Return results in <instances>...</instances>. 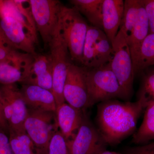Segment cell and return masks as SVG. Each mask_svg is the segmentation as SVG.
Segmentation results:
<instances>
[{
	"label": "cell",
	"mask_w": 154,
	"mask_h": 154,
	"mask_svg": "<svg viewBox=\"0 0 154 154\" xmlns=\"http://www.w3.org/2000/svg\"><path fill=\"white\" fill-rule=\"evenodd\" d=\"M148 102L144 96L139 95L135 102L111 99L98 104L96 128L107 145H116L134 133Z\"/></svg>",
	"instance_id": "obj_1"
},
{
	"label": "cell",
	"mask_w": 154,
	"mask_h": 154,
	"mask_svg": "<svg viewBox=\"0 0 154 154\" xmlns=\"http://www.w3.org/2000/svg\"><path fill=\"white\" fill-rule=\"evenodd\" d=\"M88 107L111 99L128 101L110 67V63L86 70Z\"/></svg>",
	"instance_id": "obj_2"
},
{
	"label": "cell",
	"mask_w": 154,
	"mask_h": 154,
	"mask_svg": "<svg viewBox=\"0 0 154 154\" xmlns=\"http://www.w3.org/2000/svg\"><path fill=\"white\" fill-rule=\"evenodd\" d=\"M59 24L67 45L71 60L82 64L87 22L76 9L62 5Z\"/></svg>",
	"instance_id": "obj_3"
},
{
	"label": "cell",
	"mask_w": 154,
	"mask_h": 154,
	"mask_svg": "<svg viewBox=\"0 0 154 154\" xmlns=\"http://www.w3.org/2000/svg\"><path fill=\"white\" fill-rule=\"evenodd\" d=\"M48 46L52 67V92L57 107L66 102L63 96L64 87L68 69L71 63L68 48L59 23Z\"/></svg>",
	"instance_id": "obj_4"
},
{
	"label": "cell",
	"mask_w": 154,
	"mask_h": 154,
	"mask_svg": "<svg viewBox=\"0 0 154 154\" xmlns=\"http://www.w3.org/2000/svg\"><path fill=\"white\" fill-rule=\"evenodd\" d=\"M112 44L113 54L110 67L128 101L133 94L135 73L129 46L121 30H119Z\"/></svg>",
	"instance_id": "obj_5"
},
{
	"label": "cell",
	"mask_w": 154,
	"mask_h": 154,
	"mask_svg": "<svg viewBox=\"0 0 154 154\" xmlns=\"http://www.w3.org/2000/svg\"><path fill=\"white\" fill-rule=\"evenodd\" d=\"M24 128L41 154H47L50 141L58 131L55 113L28 109Z\"/></svg>",
	"instance_id": "obj_6"
},
{
	"label": "cell",
	"mask_w": 154,
	"mask_h": 154,
	"mask_svg": "<svg viewBox=\"0 0 154 154\" xmlns=\"http://www.w3.org/2000/svg\"><path fill=\"white\" fill-rule=\"evenodd\" d=\"M37 32L45 45H49L59 20L62 4L57 0H29Z\"/></svg>",
	"instance_id": "obj_7"
},
{
	"label": "cell",
	"mask_w": 154,
	"mask_h": 154,
	"mask_svg": "<svg viewBox=\"0 0 154 154\" xmlns=\"http://www.w3.org/2000/svg\"><path fill=\"white\" fill-rule=\"evenodd\" d=\"M0 92L2 97L4 115L9 131L25 132L24 123L28 115V109L21 90L16 84H13L2 85Z\"/></svg>",
	"instance_id": "obj_8"
},
{
	"label": "cell",
	"mask_w": 154,
	"mask_h": 154,
	"mask_svg": "<svg viewBox=\"0 0 154 154\" xmlns=\"http://www.w3.org/2000/svg\"><path fill=\"white\" fill-rule=\"evenodd\" d=\"M85 67L72 63L69 65L63 89L66 102L72 107L84 110L88 107V93Z\"/></svg>",
	"instance_id": "obj_9"
},
{
	"label": "cell",
	"mask_w": 154,
	"mask_h": 154,
	"mask_svg": "<svg viewBox=\"0 0 154 154\" xmlns=\"http://www.w3.org/2000/svg\"><path fill=\"white\" fill-rule=\"evenodd\" d=\"M67 143L70 154H96L105 149L107 145L96 127L85 113L79 130Z\"/></svg>",
	"instance_id": "obj_10"
},
{
	"label": "cell",
	"mask_w": 154,
	"mask_h": 154,
	"mask_svg": "<svg viewBox=\"0 0 154 154\" xmlns=\"http://www.w3.org/2000/svg\"><path fill=\"white\" fill-rule=\"evenodd\" d=\"M0 31L10 45L15 49L33 55L37 54V42L23 25L11 17L0 18Z\"/></svg>",
	"instance_id": "obj_11"
},
{
	"label": "cell",
	"mask_w": 154,
	"mask_h": 154,
	"mask_svg": "<svg viewBox=\"0 0 154 154\" xmlns=\"http://www.w3.org/2000/svg\"><path fill=\"white\" fill-rule=\"evenodd\" d=\"M11 17L17 19L37 42V31L31 13L29 1L0 0V18Z\"/></svg>",
	"instance_id": "obj_12"
},
{
	"label": "cell",
	"mask_w": 154,
	"mask_h": 154,
	"mask_svg": "<svg viewBox=\"0 0 154 154\" xmlns=\"http://www.w3.org/2000/svg\"><path fill=\"white\" fill-rule=\"evenodd\" d=\"M34 55L23 53L14 60L0 63V84L2 85L23 83L28 77Z\"/></svg>",
	"instance_id": "obj_13"
},
{
	"label": "cell",
	"mask_w": 154,
	"mask_h": 154,
	"mask_svg": "<svg viewBox=\"0 0 154 154\" xmlns=\"http://www.w3.org/2000/svg\"><path fill=\"white\" fill-rule=\"evenodd\" d=\"M20 90L28 109L55 113L56 102L51 91L27 84H23Z\"/></svg>",
	"instance_id": "obj_14"
},
{
	"label": "cell",
	"mask_w": 154,
	"mask_h": 154,
	"mask_svg": "<svg viewBox=\"0 0 154 154\" xmlns=\"http://www.w3.org/2000/svg\"><path fill=\"white\" fill-rule=\"evenodd\" d=\"M58 127L67 140H72L81 126L85 113L65 102L57 107L55 112Z\"/></svg>",
	"instance_id": "obj_15"
},
{
	"label": "cell",
	"mask_w": 154,
	"mask_h": 154,
	"mask_svg": "<svg viewBox=\"0 0 154 154\" xmlns=\"http://www.w3.org/2000/svg\"><path fill=\"white\" fill-rule=\"evenodd\" d=\"M23 83L39 86L52 92V67L49 54L34 56L28 77Z\"/></svg>",
	"instance_id": "obj_16"
},
{
	"label": "cell",
	"mask_w": 154,
	"mask_h": 154,
	"mask_svg": "<svg viewBox=\"0 0 154 154\" xmlns=\"http://www.w3.org/2000/svg\"><path fill=\"white\" fill-rule=\"evenodd\" d=\"M124 9V1L122 0H103V30L111 43L120 28Z\"/></svg>",
	"instance_id": "obj_17"
},
{
	"label": "cell",
	"mask_w": 154,
	"mask_h": 154,
	"mask_svg": "<svg viewBox=\"0 0 154 154\" xmlns=\"http://www.w3.org/2000/svg\"><path fill=\"white\" fill-rule=\"evenodd\" d=\"M149 34L148 20L144 7L143 1H141L137 21L131 35L126 40L130 51L133 64L135 62L141 45Z\"/></svg>",
	"instance_id": "obj_18"
},
{
	"label": "cell",
	"mask_w": 154,
	"mask_h": 154,
	"mask_svg": "<svg viewBox=\"0 0 154 154\" xmlns=\"http://www.w3.org/2000/svg\"><path fill=\"white\" fill-rule=\"evenodd\" d=\"M69 2L80 14L86 17L91 26L103 30V0H70Z\"/></svg>",
	"instance_id": "obj_19"
},
{
	"label": "cell",
	"mask_w": 154,
	"mask_h": 154,
	"mask_svg": "<svg viewBox=\"0 0 154 154\" xmlns=\"http://www.w3.org/2000/svg\"><path fill=\"white\" fill-rule=\"evenodd\" d=\"M142 123L133 134L132 143L145 144L154 140V101H149L145 109Z\"/></svg>",
	"instance_id": "obj_20"
},
{
	"label": "cell",
	"mask_w": 154,
	"mask_h": 154,
	"mask_svg": "<svg viewBox=\"0 0 154 154\" xmlns=\"http://www.w3.org/2000/svg\"><path fill=\"white\" fill-rule=\"evenodd\" d=\"M101 29L89 26L83 47L82 64L88 69L98 68L96 52L97 38Z\"/></svg>",
	"instance_id": "obj_21"
},
{
	"label": "cell",
	"mask_w": 154,
	"mask_h": 154,
	"mask_svg": "<svg viewBox=\"0 0 154 154\" xmlns=\"http://www.w3.org/2000/svg\"><path fill=\"white\" fill-rule=\"evenodd\" d=\"M153 65H154V33H149L141 45L133 64L135 75Z\"/></svg>",
	"instance_id": "obj_22"
},
{
	"label": "cell",
	"mask_w": 154,
	"mask_h": 154,
	"mask_svg": "<svg viewBox=\"0 0 154 154\" xmlns=\"http://www.w3.org/2000/svg\"><path fill=\"white\" fill-rule=\"evenodd\" d=\"M141 4L140 0L124 1V12L119 30L124 33L126 40L131 35L137 21Z\"/></svg>",
	"instance_id": "obj_23"
},
{
	"label": "cell",
	"mask_w": 154,
	"mask_h": 154,
	"mask_svg": "<svg viewBox=\"0 0 154 154\" xmlns=\"http://www.w3.org/2000/svg\"><path fill=\"white\" fill-rule=\"evenodd\" d=\"M9 134L14 154H41L26 132L9 131Z\"/></svg>",
	"instance_id": "obj_24"
},
{
	"label": "cell",
	"mask_w": 154,
	"mask_h": 154,
	"mask_svg": "<svg viewBox=\"0 0 154 154\" xmlns=\"http://www.w3.org/2000/svg\"><path fill=\"white\" fill-rule=\"evenodd\" d=\"M47 154H70L67 140L60 131H57L51 138Z\"/></svg>",
	"instance_id": "obj_25"
},
{
	"label": "cell",
	"mask_w": 154,
	"mask_h": 154,
	"mask_svg": "<svg viewBox=\"0 0 154 154\" xmlns=\"http://www.w3.org/2000/svg\"><path fill=\"white\" fill-rule=\"evenodd\" d=\"M23 53L12 47L0 31V63L14 60Z\"/></svg>",
	"instance_id": "obj_26"
},
{
	"label": "cell",
	"mask_w": 154,
	"mask_h": 154,
	"mask_svg": "<svg viewBox=\"0 0 154 154\" xmlns=\"http://www.w3.org/2000/svg\"><path fill=\"white\" fill-rule=\"evenodd\" d=\"M139 95L144 96L148 102L154 101V70L144 77Z\"/></svg>",
	"instance_id": "obj_27"
},
{
	"label": "cell",
	"mask_w": 154,
	"mask_h": 154,
	"mask_svg": "<svg viewBox=\"0 0 154 154\" xmlns=\"http://www.w3.org/2000/svg\"><path fill=\"white\" fill-rule=\"evenodd\" d=\"M125 154H154V140L145 144L128 148Z\"/></svg>",
	"instance_id": "obj_28"
},
{
	"label": "cell",
	"mask_w": 154,
	"mask_h": 154,
	"mask_svg": "<svg viewBox=\"0 0 154 154\" xmlns=\"http://www.w3.org/2000/svg\"><path fill=\"white\" fill-rule=\"evenodd\" d=\"M143 1L148 20L149 33H154V0Z\"/></svg>",
	"instance_id": "obj_29"
},
{
	"label": "cell",
	"mask_w": 154,
	"mask_h": 154,
	"mask_svg": "<svg viewBox=\"0 0 154 154\" xmlns=\"http://www.w3.org/2000/svg\"><path fill=\"white\" fill-rule=\"evenodd\" d=\"M0 154H14L9 138L0 128Z\"/></svg>",
	"instance_id": "obj_30"
},
{
	"label": "cell",
	"mask_w": 154,
	"mask_h": 154,
	"mask_svg": "<svg viewBox=\"0 0 154 154\" xmlns=\"http://www.w3.org/2000/svg\"><path fill=\"white\" fill-rule=\"evenodd\" d=\"M0 128L6 133H9V126L4 115L2 97L1 92H0Z\"/></svg>",
	"instance_id": "obj_31"
},
{
	"label": "cell",
	"mask_w": 154,
	"mask_h": 154,
	"mask_svg": "<svg viewBox=\"0 0 154 154\" xmlns=\"http://www.w3.org/2000/svg\"><path fill=\"white\" fill-rule=\"evenodd\" d=\"M96 154H125L117 152L110 151H107L105 149L102 150L97 153Z\"/></svg>",
	"instance_id": "obj_32"
}]
</instances>
